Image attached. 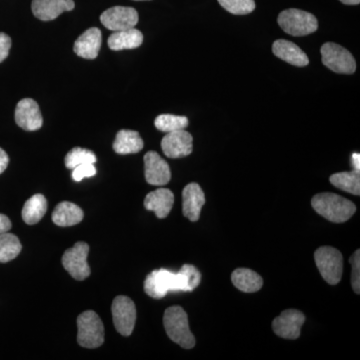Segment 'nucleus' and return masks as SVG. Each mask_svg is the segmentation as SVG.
Listing matches in <instances>:
<instances>
[{
  "label": "nucleus",
  "mask_w": 360,
  "mask_h": 360,
  "mask_svg": "<svg viewBox=\"0 0 360 360\" xmlns=\"http://www.w3.org/2000/svg\"><path fill=\"white\" fill-rule=\"evenodd\" d=\"M200 283V270L193 265L184 264L177 274L165 269L151 272L144 281V290L150 297L160 300L172 291H193Z\"/></svg>",
  "instance_id": "nucleus-1"
},
{
  "label": "nucleus",
  "mask_w": 360,
  "mask_h": 360,
  "mask_svg": "<svg viewBox=\"0 0 360 360\" xmlns=\"http://www.w3.org/2000/svg\"><path fill=\"white\" fill-rule=\"evenodd\" d=\"M311 205L319 215L335 224L347 221L356 212V206L352 201L335 193L316 194L312 198Z\"/></svg>",
  "instance_id": "nucleus-2"
},
{
  "label": "nucleus",
  "mask_w": 360,
  "mask_h": 360,
  "mask_svg": "<svg viewBox=\"0 0 360 360\" xmlns=\"http://www.w3.org/2000/svg\"><path fill=\"white\" fill-rule=\"evenodd\" d=\"M163 324L168 338L180 347L191 349L195 345V338L189 328L188 316L180 307L165 310Z\"/></svg>",
  "instance_id": "nucleus-3"
},
{
  "label": "nucleus",
  "mask_w": 360,
  "mask_h": 360,
  "mask_svg": "<svg viewBox=\"0 0 360 360\" xmlns=\"http://www.w3.org/2000/svg\"><path fill=\"white\" fill-rule=\"evenodd\" d=\"M278 25L283 30L292 37H305L316 32L319 22L314 14L290 8L278 15Z\"/></svg>",
  "instance_id": "nucleus-4"
},
{
  "label": "nucleus",
  "mask_w": 360,
  "mask_h": 360,
  "mask_svg": "<svg viewBox=\"0 0 360 360\" xmlns=\"http://www.w3.org/2000/svg\"><path fill=\"white\" fill-rule=\"evenodd\" d=\"M314 260L322 278L331 285L341 281L343 258L340 251L331 246H321L314 252Z\"/></svg>",
  "instance_id": "nucleus-5"
},
{
  "label": "nucleus",
  "mask_w": 360,
  "mask_h": 360,
  "mask_svg": "<svg viewBox=\"0 0 360 360\" xmlns=\"http://www.w3.org/2000/svg\"><path fill=\"white\" fill-rule=\"evenodd\" d=\"M77 341L85 348H97L104 342V326L101 317L92 311H85L77 319Z\"/></svg>",
  "instance_id": "nucleus-6"
},
{
  "label": "nucleus",
  "mask_w": 360,
  "mask_h": 360,
  "mask_svg": "<svg viewBox=\"0 0 360 360\" xmlns=\"http://www.w3.org/2000/svg\"><path fill=\"white\" fill-rule=\"evenodd\" d=\"M322 63L329 70L342 75H352L356 63L352 54L340 44L328 42L321 46Z\"/></svg>",
  "instance_id": "nucleus-7"
},
{
  "label": "nucleus",
  "mask_w": 360,
  "mask_h": 360,
  "mask_svg": "<svg viewBox=\"0 0 360 360\" xmlns=\"http://www.w3.org/2000/svg\"><path fill=\"white\" fill-rule=\"evenodd\" d=\"M89 253V246L86 243H77L63 255V267L77 281H84L91 274L87 264Z\"/></svg>",
  "instance_id": "nucleus-8"
},
{
  "label": "nucleus",
  "mask_w": 360,
  "mask_h": 360,
  "mask_svg": "<svg viewBox=\"0 0 360 360\" xmlns=\"http://www.w3.org/2000/svg\"><path fill=\"white\" fill-rule=\"evenodd\" d=\"M113 323L117 333L123 336L131 335L136 321V309L134 302L127 296H117L113 300Z\"/></svg>",
  "instance_id": "nucleus-9"
},
{
  "label": "nucleus",
  "mask_w": 360,
  "mask_h": 360,
  "mask_svg": "<svg viewBox=\"0 0 360 360\" xmlns=\"http://www.w3.org/2000/svg\"><path fill=\"white\" fill-rule=\"evenodd\" d=\"M101 21L108 30L120 32L134 28L139 22V13L132 7H111L101 14Z\"/></svg>",
  "instance_id": "nucleus-10"
},
{
  "label": "nucleus",
  "mask_w": 360,
  "mask_h": 360,
  "mask_svg": "<svg viewBox=\"0 0 360 360\" xmlns=\"http://www.w3.org/2000/svg\"><path fill=\"white\" fill-rule=\"evenodd\" d=\"M161 148L167 158H186L193 150V135L184 129L168 132L161 141Z\"/></svg>",
  "instance_id": "nucleus-11"
},
{
  "label": "nucleus",
  "mask_w": 360,
  "mask_h": 360,
  "mask_svg": "<svg viewBox=\"0 0 360 360\" xmlns=\"http://www.w3.org/2000/svg\"><path fill=\"white\" fill-rule=\"evenodd\" d=\"M305 322V315L300 310H284L283 314L272 322L274 333L285 340L300 338V330Z\"/></svg>",
  "instance_id": "nucleus-12"
},
{
  "label": "nucleus",
  "mask_w": 360,
  "mask_h": 360,
  "mask_svg": "<svg viewBox=\"0 0 360 360\" xmlns=\"http://www.w3.org/2000/svg\"><path fill=\"white\" fill-rule=\"evenodd\" d=\"M144 168L146 181L151 186H165L172 179L169 165L155 151H148L144 155Z\"/></svg>",
  "instance_id": "nucleus-13"
},
{
  "label": "nucleus",
  "mask_w": 360,
  "mask_h": 360,
  "mask_svg": "<svg viewBox=\"0 0 360 360\" xmlns=\"http://www.w3.org/2000/svg\"><path fill=\"white\" fill-rule=\"evenodd\" d=\"M16 124L26 131H37L41 129L44 118L39 104L32 98H25L16 105Z\"/></svg>",
  "instance_id": "nucleus-14"
},
{
  "label": "nucleus",
  "mask_w": 360,
  "mask_h": 360,
  "mask_svg": "<svg viewBox=\"0 0 360 360\" xmlns=\"http://www.w3.org/2000/svg\"><path fill=\"white\" fill-rule=\"evenodd\" d=\"M205 203V193L200 184L193 182L184 187L182 191V212L184 217L191 221H198Z\"/></svg>",
  "instance_id": "nucleus-15"
},
{
  "label": "nucleus",
  "mask_w": 360,
  "mask_h": 360,
  "mask_svg": "<svg viewBox=\"0 0 360 360\" xmlns=\"http://www.w3.org/2000/svg\"><path fill=\"white\" fill-rule=\"evenodd\" d=\"M75 6L73 0H32V9L35 18L51 21L65 11H72Z\"/></svg>",
  "instance_id": "nucleus-16"
},
{
  "label": "nucleus",
  "mask_w": 360,
  "mask_h": 360,
  "mask_svg": "<svg viewBox=\"0 0 360 360\" xmlns=\"http://www.w3.org/2000/svg\"><path fill=\"white\" fill-rule=\"evenodd\" d=\"M174 203V195L167 188H158L151 191L144 200L146 210L155 213L158 219H162L168 217L172 212Z\"/></svg>",
  "instance_id": "nucleus-17"
},
{
  "label": "nucleus",
  "mask_w": 360,
  "mask_h": 360,
  "mask_svg": "<svg viewBox=\"0 0 360 360\" xmlns=\"http://www.w3.org/2000/svg\"><path fill=\"white\" fill-rule=\"evenodd\" d=\"M272 51L276 58H281V60L290 65L303 68L309 63V59L305 52L288 40L279 39L274 41L272 45Z\"/></svg>",
  "instance_id": "nucleus-18"
},
{
  "label": "nucleus",
  "mask_w": 360,
  "mask_h": 360,
  "mask_svg": "<svg viewBox=\"0 0 360 360\" xmlns=\"http://www.w3.org/2000/svg\"><path fill=\"white\" fill-rule=\"evenodd\" d=\"M101 46V32L97 27H92L82 33L75 42V53L80 58L94 59L98 56Z\"/></svg>",
  "instance_id": "nucleus-19"
},
{
  "label": "nucleus",
  "mask_w": 360,
  "mask_h": 360,
  "mask_svg": "<svg viewBox=\"0 0 360 360\" xmlns=\"http://www.w3.org/2000/svg\"><path fill=\"white\" fill-rule=\"evenodd\" d=\"M84 213L79 206L68 201H63L52 212V220L60 227L77 225L84 219Z\"/></svg>",
  "instance_id": "nucleus-20"
},
{
  "label": "nucleus",
  "mask_w": 360,
  "mask_h": 360,
  "mask_svg": "<svg viewBox=\"0 0 360 360\" xmlns=\"http://www.w3.org/2000/svg\"><path fill=\"white\" fill-rule=\"evenodd\" d=\"M143 141L139 132L122 129L116 134L113 149L118 155H134L143 148Z\"/></svg>",
  "instance_id": "nucleus-21"
},
{
  "label": "nucleus",
  "mask_w": 360,
  "mask_h": 360,
  "mask_svg": "<svg viewBox=\"0 0 360 360\" xmlns=\"http://www.w3.org/2000/svg\"><path fill=\"white\" fill-rule=\"evenodd\" d=\"M108 42L111 51L137 49L143 42V34L135 28L120 30V32H113Z\"/></svg>",
  "instance_id": "nucleus-22"
},
{
  "label": "nucleus",
  "mask_w": 360,
  "mask_h": 360,
  "mask_svg": "<svg viewBox=\"0 0 360 360\" xmlns=\"http://www.w3.org/2000/svg\"><path fill=\"white\" fill-rule=\"evenodd\" d=\"M231 281L238 290L246 293L257 292L264 285L262 276L248 269L234 270L231 274Z\"/></svg>",
  "instance_id": "nucleus-23"
},
{
  "label": "nucleus",
  "mask_w": 360,
  "mask_h": 360,
  "mask_svg": "<svg viewBox=\"0 0 360 360\" xmlns=\"http://www.w3.org/2000/svg\"><path fill=\"white\" fill-rule=\"evenodd\" d=\"M47 212V200L42 194L32 196L23 206L22 219L26 224H39Z\"/></svg>",
  "instance_id": "nucleus-24"
},
{
  "label": "nucleus",
  "mask_w": 360,
  "mask_h": 360,
  "mask_svg": "<svg viewBox=\"0 0 360 360\" xmlns=\"http://www.w3.org/2000/svg\"><path fill=\"white\" fill-rule=\"evenodd\" d=\"M333 186L348 193L359 195L360 194V175L359 172H338L330 176Z\"/></svg>",
  "instance_id": "nucleus-25"
},
{
  "label": "nucleus",
  "mask_w": 360,
  "mask_h": 360,
  "mask_svg": "<svg viewBox=\"0 0 360 360\" xmlns=\"http://www.w3.org/2000/svg\"><path fill=\"white\" fill-rule=\"evenodd\" d=\"M21 248V243L18 236L9 232L0 234V262H11L18 257Z\"/></svg>",
  "instance_id": "nucleus-26"
},
{
  "label": "nucleus",
  "mask_w": 360,
  "mask_h": 360,
  "mask_svg": "<svg viewBox=\"0 0 360 360\" xmlns=\"http://www.w3.org/2000/svg\"><path fill=\"white\" fill-rule=\"evenodd\" d=\"M188 118L186 116L174 115H160L155 118V125L160 131H176V130L186 129L188 127Z\"/></svg>",
  "instance_id": "nucleus-27"
},
{
  "label": "nucleus",
  "mask_w": 360,
  "mask_h": 360,
  "mask_svg": "<svg viewBox=\"0 0 360 360\" xmlns=\"http://www.w3.org/2000/svg\"><path fill=\"white\" fill-rule=\"evenodd\" d=\"M96 156L92 151L89 149L75 148L71 149L70 153L65 156V167L73 169V168L79 167V165H85V163L96 162Z\"/></svg>",
  "instance_id": "nucleus-28"
},
{
  "label": "nucleus",
  "mask_w": 360,
  "mask_h": 360,
  "mask_svg": "<svg viewBox=\"0 0 360 360\" xmlns=\"http://www.w3.org/2000/svg\"><path fill=\"white\" fill-rule=\"evenodd\" d=\"M225 11L236 15H245L255 9V0H217Z\"/></svg>",
  "instance_id": "nucleus-29"
},
{
  "label": "nucleus",
  "mask_w": 360,
  "mask_h": 360,
  "mask_svg": "<svg viewBox=\"0 0 360 360\" xmlns=\"http://www.w3.org/2000/svg\"><path fill=\"white\" fill-rule=\"evenodd\" d=\"M350 264L352 265V284L354 292L359 295L360 291V251L356 250L350 257Z\"/></svg>",
  "instance_id": "nucleus-30"
},
{
  "label": "nucleus",
  "mask_w": 360,
  "mask_h": 360,
  "mask_svg": "<svg viewBox=\"0 0 360 360\" xmlns=\"http://www.w3.org/2000/svg\"><path fill=\"white\" fill-rule=\"evenodd\" d=\"M72 179L75 181H82L86 177H92L96 174V168L92 163H85L79 167L73 168Z\"/></svg>",
  "instance_id": "nucleus-31"
},
{
  "label": "nucleus",
  "mask_w": 360,
  "mask_h": 360,
  "mask_svg": "<svg viewBox=\"0 0 360 360\" xmlns=\"http://www.w3.org/2000/svg\"><path fill=\"white\" fill-rule=\"evenodd\" d=\"M11 47V39L6 33L0 32V63L6 60Z\"/></svg>",
  "instance_id": "nucleus-32"
},
{
  "label": "nucleus",
  "mask_w": 360,
  "mask_h": 360,
  "mask_svg": "<svg viewBox=\"0 0 360 360\" xmlns=\"http://www.w3.org/2000/svg\"><path fill=\"white\" fill-rule=\"evenodd\" d=\"M11 226L13 224H11V219L6 215L0 214V234L11 231Z\"/></svg>",
  "instance_id": "nucleus-33"
},
{
  "label": "nucleus",
  "mask_w": 360,
  "mask_h": 360,
  "mask_svg": "<svg viewBox=\"0 0 360 360\" xmlns=\"http://www.w3.org/2000/svg\"><path fill=\"white\" fill-rule=\"evenodd\" d=\"M9 163V158L4 149L0 148V174L6 169L7 165Z\"/></svg>",
  "instance_id": "nucleus-34"
},
{
  "label": "nucleus",
  "mask_w": 360,
  "mask_h": 360,
  "mask_svg": "<svg viewBox=\"0 0 360 360\" xmlns=\"http://www.w3.org/2000/svg\"><path fill=\"white\" fill-rule=\"evenodd\" d=\"M352 167H354V170H356V172H359V170H360L359 153H354V155H352Z\"/></svg>",
  "instance_id": "nucleus-35"
},
{
  "label": "nucleus",
  "mask_w": 360,
  "mask_h": 360,
  "mask_svg": "<svg viewBox=\"0 0 360 360\" xmlns=\"http://www.w3.org/2000/svg\"><path fill=\"white\" fill-rule=\"evenodd\" d=\"M340 1L347 6H357L360 4V0H340Z\"/></svg>",
  "instance_id": "nucleus-36"
},
{
  "label": "nucleus",
  "mask_w": 360,
  "mask_h": 360,
  "mask_svg": "<svg viewBox=\"0 0 360 360\" xmlns=\"http://www.w3.org/2000/svg\"><path fill=\"white\" fill-rule=\"evenodd\" d=\"M135 1H148V0H135Z\"/></svg>",
  "instance_id": "nucleus-37"
}]
</instances>
